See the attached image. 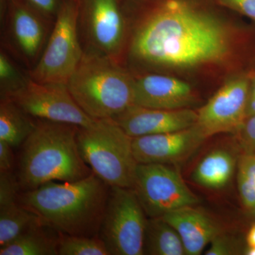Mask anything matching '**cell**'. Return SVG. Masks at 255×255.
<instances>
[{"mask_svg":"<svg viewBox=\"0 0 255 255\" xmlns=\"http://www.w3.org/2000/svg\"><path fill=\"white\" fill-rule=\"evenodd\" d=\"M231 35L217 16L189 0H163L139 18L129 59L148 69H191L223 61Z\"/></svg>","mask_w":255,"mask_h":255,"instance_id":"6da1fadb","label":"cell"},{"mask_svg":"<svg viewBox=\"0 0 255 255\" xmlns=\"http://www.w3.org/2000/svg\"><path fill=\"white\" fill-rule=\"evenodd\" d=\"M110 187L93 172L75 182H50L33 190L21 191L18 201L57 232L97 236Z\"/></svg>","mask_w":255,"mask_h":255,"instance_id":"7a4b0ae2","label":"cell"},{"mask_svg":"<svg viewBox=\"0 0 255 255\" xmlns=\"http://www.w3.org/2000/svg\"><path fill=\"white\" fill-rule=\"evenodd\" d=\"M36 127L23 142L16 176L21 191L50 182H75L93 171L79 152L73 124L36 119Z\"/></svg>","mask_w":255,"mask_h":255,"instance_id":"3957f363","label":"cell"},{"mask_svg":"<svg viewBox=\"0 0 255 255\" xmlns=\"http://www.w3.org/2000/svg\"><path fill=\"white\" fill-rule=\"evenodd\" d=\"M134 81L117 60L84 50L67 86L82 111L100 120L114 118L134 105Z\"/></svg>","mask_w":255,"mask_h":255,"instance_id":"277c9868","label":"cell"},{"mask_svg":"<svg viewBox=\"0 0 255 255\" xmlns=\"http://www.w3.org/2000/svg\"><path fill=\"white\" fill-rule=\"evenodd\" d=\"M129 136L112 119L79 127V152L85 163L110 187L132 189L137 163Z\"/></svg>","mask_w":255,"mask_h":255,"instance_id":"5b68a950","label":"cell"},{"mask_svg":"<svg viewBox=\"0 0 255 255\" xmlns=\"http://www.w3.org/2000/svg\"><path fill=\"white\" fill-rule=\"evenodd\" d=\"M79 6L63 2L43 53L28 70L30 78L41 83H68L84 55L78 26Z\"/></svg>","mask_w":255,"mask_h":255,"instance_id":"8992f818","label":"cell"},{"mask_svg":"<svg viewBox=\"0 0 255 255\" xmlns=\"http://www.w3.org/2000/svg\"><path fill=\"white\" fill-rule=\"evenodd\" d=\"M132 189L111 187L98 236L110 255H142L147 219Z\"/></svg>","mask_w":255,"mask_h":255,"instance_id":"52a82bcc","label":"cell"},{"mask_svg":"<svg viewBox=\"0 0 255 255\" xmlns=\"http://www.w3.org/2000/svg\"><path fill=\"white\" fill-rule=\"evenodd\" d=\"M132 189L148 218L162 217L199 202L179 171L169 164L138 163Z\"/></svg>","mask_w":255,"mask_h":255,"instance_id":"ba28073f","label":"cell"},{"mask_svg":"<svg viewBox=\"0 0 255 255\" xmlns=\"http://www.w3.org/2000/svg\"><path fill=\"white\" fill-rule=\"evenodd\" d=\"M79 9V32L85 51L119 62L127 42V26L119 0H82Z\"/></svg>","mask_w":255,"mask_h":255,"instance_id":"9c48e42d","label":"cell"},{"mask_svg":"<svg viewBox=\"0 0 255 255\" xmlns=\"http://www.w3.org/2000/svg\"><path fill=\"white\" fill-rule=\"evenodd\" d=\"M8 98L33 119L88 127L96 122L82 111L66 84L41 83L28 80Z\"/></svg>","mask_w":255,"mask_h":255,"instance_id":"30bf717a","label":"cell"},{"mask_svg":"<svg viewBox=\"0 0 255 255\" xmlns=\"http://www.w3.org/2000/svg\"><path fill=\"white\" fill-rule=\"evenodd\" d=\"M249 94V73L230 79L198 111L196 125L207 138L223 132L237 133L246 119Z\"/></svg>","mask_w":255,"mask_h":255,"instance_id":"8fae6325","label":"cell"},{"mask_svg":"<svg viewBox=\"0 0 255 255\" xmlns=\"http://www.w3.org/2000/svg\"><path fill=\"white\" fill-rule=\"evenodd\" d=\"M50 23L24 1L13 0L1 17L4 45L28 66L33 67L48 39Z\"/></svg>","mask_w":255,"mask_h":255,"instance_id":"7c38bea8","label":"cell"},{"mask_svg":"<svg viewBox=\"0 0 255 255\" xmlns=\"http://www.w3.org/2000/svg\"><path fill=\"white\" fill-rule=\"evenodd\" d=\"M207 139L197 125L178 131L133 137L137 163L174 165L187 160Z\"/></svg>","mask_w":255,"mask_h":255,"instance_id":"4fadbf2b","label":"cell"},{"mask_svg":"<svg viewBox=\"0 0 255 255\" xmlns=\"http://www.w3.org/2000/svg\"><path fill=\"white\" fill-rule=\"evenodd\" d=\"M197 117L191 108L165 110L132 105L112 119L129 136L137 137L184 130L195 125Z\"/></svg>","mask_w":255,"mask_h":255,"instance_id":"5bb4252c","label":"cell"},{"mask_svg":"<svg viewBox=\"0 0 255 255\" xmlns=\"http://www.w3.org/2000/svg\"><path fill=\"white\" fill-rule=\"evenodd\" d=\"M195 102L191 85L182 80L154 73L135 77L134 105L175 110L191 108Z\"/></svg>","mask_w":255,"mask_h":255,"instance_id":"9a60e30c","label":"cell"},{"mask_svg":"<svg viewBox=\"0 0 255 255\" xmlns=\"http://www.w3.org/2000/svg\"><path fill=\"white\" fill-rule=\"evenodd\" d=\"M162 218L179 233L187 255H201L211 241L223 232L219 223L194 206L174 210Z\"/></svg>","mask_w":255,"mask_h":255,"instance_id":"2e32d148","label":"cell"},{"mask_svg":"<svg viewBox=\"0 0 255 255\" xmlns=\"http://www.w3.org/2000/svg\"><path fill=\"white\" fill-rule=\"evenodd\" d=\"M238 160L231 151L226 149L211 151L196 165L192 179L198 185L206 189H223L232 179Z\"/></svg>","mask_w":255,"mask_h":255,"instance_id":"e0dca14e","label":"cell"},{"mask_svg":"<svg viewBox=\"0 0 255 255\" xmlns=\"http://www.w3.org/2000/svg\"><path fill=\"white\" fill-rule=\"evenodd\" d=\"M59 233L43 223H38L0 248V255H58Z\"/></svg>","mask_w":255,"mask_h":255,"instance_id":"ac0fdd59","label":"cell"},{"mask_svg":"<svg viewBox=\"0 0 255 255\" xmlns=\"http://www.w3.org/2000/svg\"><path fill=\"white\" fill-rule=\"evenodd\" d=\"M37 120L30 117L12 100L1 99L0 140L13 148L22 145L36 127Z\"/></svg>","mask_w":255,"mask_h":255,"instance_id":"d6986e66","label":"cell"},{"mask_svg":"<svg viewBox=\"0 0 255 255\" xmlns=\"http://www.w3.org/2000/svg\"><path fill=\"white\" fill-rule=\"evenodd\" d=\"M143 254L187 255L179 233L162 217L147 219L144 235Z\"/></svg>","mask_w":255,"mask_h":255,"instance_id":"ffe728a7","label":"cell"},{"mask_svg":"<svg viewBox=\"0 0 255 255\" xmlns=\"http://www.w3.org/2000/svg\"><path fill=\"white\" fill-rule=\"evenodd\" d=\"M41 223H43L42 220L19 201L0 206V248L7 246Z\"/></svg>","mask_w":255,"mask_h":255,"instance_id":"44dd1931","label":"cell"},{"mask_svg":"<svg viewBox=\"0 0 255 255\" xmlns=\"http://www.w3.org/2000/svg\"><path fill=\"white\" fill-rule=\"evenodd\" d=\"M238 191L248 211L255 208V150L244 151L237 164Z\"/></svg>","mask_w":255,"mask_h":255,"instance_id":"7402d4cb","label":"cell"},{"mask_svg":"<svg viewBox=\"0 0 255 255\" xmlns=\"http://www.w3.org/2000/svg\"><path fill=\"white\" fill-rule=\"evenodd\" d=\"M58 251L59 255H110L105 243L98 236L59 233Z\"/></svg>","mask_w":255,"mask_h":255,"instance_id":"603a6c76","label":"cell"},{"mask_svg":"<svg viewBox=\"0 0 255 255\" xmlns=\"http://www.w3.org/2000/svg\"><path fill=\"white\" fill-rule=\"evenodd\" d=\"M30 80L23 73L14 60L4 50L0 52V95L1 99L8 98L19 91Z\"/></svg>","mask_w":255,"mask_h":255,"instance_id":"cb8c5ba5","label":"cell"},{"mask_svg":"<svg viewBox=\"0 0 255 255\" xmlns=\"http://www.w3.org/2000/svg\"><path fill=\"white\" fill-rule=\"evenodd\" d=\"M21 191L16 174L0 172V206L18 201Z\"/></svg>","mask_w":255,"mask_h":255,"instance_id":"d4e9b609","label":"cell"},{"mask_svg":"<svg viewBox=\"0 0 255 255\" xmlns=\"http://www.w3.org/2000/svg\"><path fill=\"white\" fill-rule=\"evenodd\" d=\"M236 241L232 237L224 233H220L210 243L206 255H232L238 254L239 252Z\"/></svg>","mask_w":255,"mask_h":255,"instance_id":"484cf974","label":"cell"},{"mask_svg":"<svg viewBox=\"0 0 255 255\" xmlns=\"http://www.w3.org/2000/svg\"><path fill=\"white\" fill-rule=\"evenodd\" d=\"M50 23H54L63 3L59 0H23Z\"/></svg>","mask_w":255,"mask_h":255,"instance_id":"4316f807","label":"cell"},{"mask_svg":"<svg viewBox=\"0 0 255 255\" xmlns=\"http://www.w3.org/2000/svg\"><path fill=\"white\" fill-rule=\"evenodd\" d=\"M236 134L244 151L255 150V116L247 118Z\"/></svg>","mask_w":255,"mask_h":255,"instance_id":"83f0119b","label":"cell"},{"mask_svg":"<svg viewBox=\"0 0 255 255\" xmlns=\"http://www.w3.org/2000/svg\"><path fill=\"white\" fill-rule=\"evenodd\" d=\"M220 4L255 21V0H216Z\"/></svg>","mask_w":255,"mask_h":255,"instance_id":"f1b7e54d","label":"cell"},{"mask_svg":"<svg viewBox=\"0 0 255 255\" xmlns=\"http://www.w3.org/2000/svg\"><path fill=\"white\" fill-rule=\"evenodd\" d=\"M12 149L9 144L0 140V172L13 171L14 155Z\"/></svg>","mask_w":255,"mask_h":255,"instance_id":"f546056e","label":"cell"},{"mask_svg":"<svg viewBox=\"0 0 255 255\" xmlns=\"http://www.w3.org/2000/svg\"><path fill=\"white\" fill-rule=\"evenodd\" d=\"M246 119L255 116V95L249 94L246 105Z\"/></svg>","mask_w":255,"mask_h":255,"instance_id":"4dcf8cb0","label":"cell"},{"mask_svg":"<svg viewBox=\"0 0 255 255\" xmlns=\"http://www.w3.org/2000/svg\"><path fill=\"white\" fill-rule=\"evenodd\" d=\"M246 240L248 247H255V223L250 228L247 234Z\"/></svg>","mask_w":255,"mask_h":255,"instance_id":"1f68e13d","label":"cell"},{"mask_svg":"<svg viewBox=\"0 0 255 255\" xmlns=\"http://www.w3.org/2000/svg\"><path fill=\"white\" fill-rule=\"evenodd\" d=\"M250 76V94L255 95V70L249 73Z\"/></svg>","mask_w":255,"mask_h":255,"instance_id":"d6a6232c","label":"cell"},{"mask_svg":"<svg viewBox=\"0 0 255 255\" xmlns=\"http://www.w3.org/2000/svg\"><path fill=\"white\" fill-rule=\"evenodd\" d=\"M246 255H255V247H248L246 251Z\"/></svg>","mask_w":255,"mask_h":255,"instance_id":"836d02e7","label":"cell"},{"mask_svg":"<svg viewBox=\"0 0 255 255\" xmlns=\"http://www.w3.org/2000/svg\"><path fill=\"white\" fill-rule=\"evenodd\" d=\"M250 213H251L252 216H253V219H254L255 221V208L254 209L252 210L251 211H250Z\"/></svg>","mask_w":255,"mask_h":255,"instance_id":"e575fe53","label":"cell"},{"mask_svg":"<svg viewBox=\"0 0 255 255\" xmlns=\"http://www.w3.org/2000/svg\"><path fill=\"white\" fill-rule=\"evenodd\" d=\"M75 1H76V0H75Z\"/></svg>","mask_w":255,"mask_h":255,"instance_id":"d590c367","label":"cell"}]
</instances>
